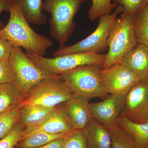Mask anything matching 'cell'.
Listing matches in <instances>:
<instances>
[{"label": "cell", "mask_w": 148, "mask_h": 148, "mask_svg": "<svg viewBox=\"0 0 148 148\" xmlns=\"http://www.w3.org/2000/svg\"><path fill=\"white\" fill-rule=\"evenodd\" d=\"M9 12V19L8 24L0 30V36L13 45L23 48L27 52L45 56L47 49L53 46V41L35 32L19 7L14 2Z\"/></svg>", "instance_id": "6da1fadb"}, {"label": "cell", "mask_w": 148, "mask_h": 148, "mask_svg": "<svg viewBox=\"0 0 148 148\" xmlns=\"http://www.w3.org/2000/svg\"><path fill=\"white\" fill-rule=\"evenodd\" d=\"M86 0H44L42 10L51 15L49 20L51 36L59 47L65 45L75 28L74 17Z\"/></svg>", "instance_id": "7a4b0ae2"}, {"label": "cell", "mask_w": 148, "mask_h": 148, "mask_svg": "<svg viewBox=\"0 0 148 148\" xmlns=\"http://www.w3.org/2000/svg\"><path fill=\"white\" fill-rule=\"evenodd\" d=\"M135 16L123 11L114 21L107 41L109 50L106 54L103 70L121 64L125 56L137 44L134 31Z\"/></svg>", "instance_id": "3957f363"}, {"label": "cell", "mask_w": 148, "mask_h": 148, "mask_svg": "<svg viewBox=\"0 0 148 148\" xmlns=\"http://www.w3.org/2000/svg\"><path fill=\"white\" fill-rule=\"evenodd\" d=\"M103 66H80L60 76L75 95L85 96L89 99L106 98L108 94L103 88L101 79Z\"/></svg>", "instance_id": "277c9868"}, {"label": "cell", "mask_w": 148, "mask_h": 148, "mask_svg": "<svg viewBox=\"0 0 148 148\" xmlns=\"http://www.w3.org/2000/svg\"><path fill=\"white\" fill-rule=\"evenodd\" d=\"M75 95L61 76H56L42 81L32 88L18 106L35 105L53 108Z\"/></svg>", "instance_id": "5b68a950"}, {"label": "cell", "mask_w": 148, "mask_h": 148, "mask_svg": "<svg viewBox=\"0 0 148 148\" xmlns=\"http://www.w3.org/2000/svg\"><path fill=\"white\" fill-rule=\"evenodd\" d=\"M26 53L40 69L53 76L61 75L80 66L103 65L106 56V54L88 52L70 53L48 58L30 52Z\"/></svg>", "instance_id": "8992f818"}, {"label": "cell", "mask_w": 148, "mask_h": 148, "mask_svg": "<svg viewBox=\"0 0 148 148\" xmlns=\"http://www.w3.org/2000/svg\"><path fill=\"white\" fill-rule=\"evenodd\" d=\"M123 11V8L118 5L113 12L99 18L98 26L91 34L73 45L59 47L53 52V56L56 57L70 53L88 52L100 53L105 51L108 47L107 41L112 25L117 15Z\"/></svg>", "instance_id": "52a82bcc"}, {"label": "cell", "mask_w": 148, "mask_h": 148, "mask_svg": "<svg viewBox=\"0 0 148 148\" xmlns=\"http://www.w3.org/2000/svg\"><path fill=\"white\" fill-rule=\"evenodd\" d=\"M9 61L14 72V82L26 94L42 81L56 76L40 69L18 46L13 45Z\"/></svg>", "instance_id": "ba28073f"}, {"label": "cell", "mask_w": 148, "mask_h": 148, "mask_svg": "<svg viewBox=\"0 0 148 148\" xmlns=\"http://www.w3.org/2000/svg\"><path fill=\"white\" fill-rule=\"evenodd\" d=\"M101 75L103 88L108 95H126L141 80L134 72L121 64L102 69Z\"/></svg>", "instance_id": "9c48e42d"}, {"label": "cell", "mask_w": 148, "mask_h": 148, "mask_svg": "<svg viewBox=\"0 0 148 148\" xmlns=\"http://www.w3.org/2000/svg\"><path fill=\"white\" fill-rule=\"evenodd\" d=\"M121 116L136 123H148V79L141 80L127 92Z\"/></svg>", "instance_id": "30bf717a"}, {"label": "cell", "mask_w": 148, "mask_h": 148, "mask_svg": "<svg viewBox=\"0 0 148 148\" xmlns=\"http://www.w3.org/2000/svg\"><path fill=\"white\" fill-rule=\"evenodd\" d=\"M74 130L64 104L54 108L46 118L38 124L25 127L21 140L38 132L51 134H67Z\"/></svg>", "instance_id": "8fae6325"}, {"label": "cell", "mask_w": 148, "mask_h": 148, "mask_svg": "<svg viewBox=\"0 0 148 148\" xmlns=\"http://www.w3.org/2000/svg\"><path fill=\"white\" fill-rule=\"evenodd\" d=\"M125 95H109L103 101L90 103L92 119L108 129L116 126L121 116Z\"/></svg>", "instance_id": "7c38bea8"}, {"label": "cell", "mask_w": 148, "mask_h": 148, "mask_svg": "<svg viewBox=\"0 0 148 148\" xmlns=\"http://www.w3.org/2000/svg\"><path fill=\"white\" fill-rule=\"evenodd\" d=\"M89 99L85 96L75 95L63 103L74 130H82L92 119Z\"/></svg>", "instance_id": "4fadbf2b"}, {"label": "cell", "mask_w": 148, "mask_h": 148, "mask_svg": "<svg viewBox=\"0 0 148 148\" xmlns=\"http://www.w3.org/2000/svg\"><path fill=\"white\" fill-rule=\"evenodd\" d=\"M121 64L134 72L140 79H148V47L137 43L125 56Z\"/></svg>", "instance_id": "5bb4252c"}, {"label": "cell", "mask_w": 148, "mask_h": 148, "mask_svg": "<svg viewBox=\"0 0 148 148\" xmlns=\"http://www.w3.org/2000/svg\"><path fill=\"white\" fill-rule=\"evenodd\" d=\"M88 148H111L109 130L93 119L83 130Z\"/></svg>", "instance_id": "9a60e30c"}, {"label": "cell", "mask_w": 148, "mask_h": 148, "mask_svg": "<svg viewBox=\"0 0 148 148\" xmlns=\"http://www.w3.org/2000/svg\"><path fill=\"white\" fill-rule=\"evenodd\" d=\"M117 124L131 137L137 148H148V123H136L121 116Z\"/></svg>", "instance_id": "2e32d148"}, {"label": "cell", "mask_w": 148, "mask_h": 148, "mask_svg": "<svg viewBox=\"0 0 148 148\" xmlns=\"http://www.w3.org/2000/svg\"><path fill=\"white\" fill-rule=\"evenodd\" d=\"M19 7L23 15L29 23L42 25L47 22V18L42 10V0H13Z\"/></svg>", "instance_id": "e0dca14e"}, {"label": "cell", "mask_w": 148, "mask_h": 148, "mask_svg": "<svg viewBox=\"0 0 148 148\" xmlns=\"http://www.w3.org/2000/svg\"><path fill=\"white\" fill-rule=\"evenodd\" d=\"M19 108L18 123L25 127L34 126L41 122L54 108L35 105H24Z\"/></svg>", "instance_id": "ac0fdd59"}, {"label": "cell", "mask_w": 148, "mask_h": 148, "mask_svg": "<svg viewBox=\"0 0 148 148\" xmlns=\"http://www.w3.org/2000/svg\"><path fill=\"white\" fill-rule=\"evenodd\" d=\"M14 82L0 85V114L19 105L27 96Z\"/></svg>", "instance_id": "d6986e66"}, {"label": "cell", "mask_w": 148, "mask_h": 148, "mask_svg": "<svg viewBox=\"0 0 148 148\" xmlns=\"http://www.w3.org/2000/svg\"><path fill=\"white\" fill-rule=\"evenodd\" d=\"M134 31L137 43L148 47V3L135 14Z\"/></svg>", "instance_id": "ffe728a7"}, {"label": "cell", "mask_w": 148, "mask_h": 148, "mask_svg": "<svg viewBox=\"0 0 148 148\" xmlns=\"http://www.w3.org/2000/svg\"><path fill=\"white\" fill-rule=\"evenodd\" d=\"M68 134H51L44 132H36L21 139L16 147L17 148H34L40 147L53 140L64 138Z\"/></svg>", "instance_id": "44dd1931"}, {"label": "cell", "mask_w": 148, "mask_h": 148, "mask_svg": "<svg viewBox=\"0 0 148 148\" xmlns=\"http://www.w3.org/2000/svg\"><path fill=\"white\" fill-rule=\"evenodd\" d=\"M19 108L13 106L0 114V140L8 135L19 121Z\"/></svg>", "instance_id": "7402d4cb"}, {"label": "cell", "mask_w": 148, "mask_h": 148, "mask_svg": "<svg viewBox=\"0 0 148 148\" xmlns=\"http://www.w3.org/2000/svg\"><path fill=\"white\" fill-rule=\"evenodd\" d=\"M108 130L111 148H137L131 137L118 125Z\"/></svg>", "instance_id": "603a6c76"}, {"label": "cell", "mask_w": 148, "mask_h": 148, "mask_svg": "<svg viewBox=\"0 0 148 148\" xmlns=\"http://www.w3.org/2000/svg\"><path fill=\"white\" fill-rule=\"evenodd\" d=\"M92 5L88 11V16L91 21L105 14H110L118 5L113 0H91Z\"/></svg>", "instance_id": "cb8c5ba5"}, {"label": "cell", "mask_w": 148, "mask_h": 148, "mask_svg": "<svg viewBox=\"0 0 148 148\" xmlns=\"http://www.w3.org/2000/svg\"><path fill=\"white\" fill-rule=\"evenodd\" d=\"M62 148H88L83 130H75L68 133Z\"/></svg>", "instance_id": "d4e9b609"}, {"label": "cell", "mask_w": 148, "mask_h": 148, "mask_svg": "<svg viewBox=\"0 0 148 148\" xmlns=\"http://www.w3.org/2000/svg\"><path fill=\"white\" fill-rule=\"evenodd\" d=\"M25 127L18 123L10 132L0 140V148H14L21 140Z\"/></svg>", "instance_id": "484cf974"}, {"label": "cell", "mask_w": 148, "mask_h": 148, "mask_svg": "<svg viewBox=\"0 0 148 148\" xmlns=\"http://www.w3.org/2000/svg\"><path fill=\"white\" fill-rule=\"evenodd\" d=\"M123 8L124 11L135 15L148 3V0H113Z\"/></svg>", "instance_id": "4316f807"}, {"label": "cell", "mask_w": 148, "mask_h": 148, "mask_svg": "<svg viewBox=\"0 0 148 148\" xmlns=\"http://www.w3.org/2000/svg\"><path fill=\"white\" fill-rule=\"evenodd\" d=\"M14 81V72L10 61L0 60V85Z\"/></svg>", "instance_id": "83f0119b"}, {"label": "cell", "mask_w": 148, "mask_h": 148, "mask_svg": "<svg viewBox=\"0 0 148 148\" xmlns=\"http://www.w3.org/2000/svg\"><path fill=\"white\" fill-rule=\"evenodd\" d=\"M13 45L9 41L0 36V60H9Z\"/></svg>", "instance_id": "f1b7e54d"}, {"label": "cell", "mask_w": 148, "mask_h": 148, "mask_svg": "<svg viewBox=\"0 0 148 148\" xmlns=\"http://www.w3.org/2000/svg\"><path fill=\"white\" fill-rule=\"evenodd\" d=\"M13 4V0H0V16L3 12H9ZM4 26L0 19V30L2 29Z\"/></svg>", "instance_id": "f546056e"}, {"label": "cell", "mask_w": 148, "mask_h": 148, "mask_svg": "<svg viewBox=\"0 0 148 148\" xmlns=\"http://www.w3.org/2000/svg\"><path fill=\"white\" fill-rule=\"evenodd\" d=\"M64 138L65 137L56 139L44 145L34 148H62L64 142Z\"/></svg>", "instance_id": "4dcf8cb0"}, {"label": "cell", "mask_w": 148, "mask_h": 148, "mask_svg": "<svg viewBox=\"0 0 148 148\" xmlns=\"http://www.w3.org/2000/svg\"><path fill=\"white\" fill-rule=\"evenodd\" d=\"M14 148H16V147H14Z\"/></svg>", "instance_id": "1f68e13d"}]
</instances>
